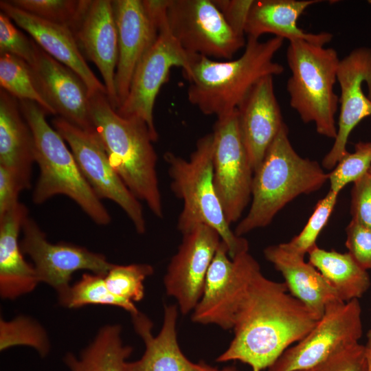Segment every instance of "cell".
Masks as SVG:
<instances>
[{"label": "cell", "instance_id": "25", "mask_svg": "<svg viewBox=\"0 0 371 371\" xmlns=\"http://www.w3.org/2000/svg\"><path fill=\"white\" fill-rule=\"evenodd\" d=\"M319 0H256L247 20L245 33L247 37L259 38L271 34L291 41H306L325 46L333 35L327 32L310 33L298 27L297 21L304 12Z\"/></svg>", "mask_w": 371, "mask_h": 371}, {"label": "cell", "instance_id": "23", "mask_svg": "<svg viewBox=\"0 0 371 371\" xmlns=\"http://www.w3.org/2000/svg\"><path fill=\"white\" fill-rule=\"evenodd\" d=\"M28 210L19 202L0 217V296L13 300L40 283L33 265L23 257L19 240Z\"/></svg>", "mask_w": 371, "mask_h": 371}, {"label": "cell", "instance_id": "37", "mask_svg": "<svg viewBox=\"0 0 371 371\" xmlns=\"http://www.w3.org/2000/svg\"><path fill=\"white\" fill-rule=\"evenodd\" d=\"M297 371H368L365 346L359 343L348 346L319 363Z\"/></svg>", "mask_w": 371, "mask_h": 371}, {"label": "cell", "instance_id": "38", "mask_svg": "<svg viewBox=\"0 0 371 371\" xmlns=\"http://www.w3.org/2000/svg\"><path fill=\"white\" fill-rule=\"evenodd\" d=\"M346 232L348 253L363 269H371V230L351 219Z\"/></svg>", "mask_w": 371, "mask_h": 371}, {"label": "cell", "instance_id": "1", "mask_svg": "<svg viewBox=\"0 0 371 371\" xmlns=\"http://www.w3.org/2000/svg\"><path fill=\"white\" fill-rule=\"evenodd\" d=\"M287 291L284 282L266 278L254 258L236 303L234 337L216 361H239L262 371L303 339L319 318Z\"/></svg>", "mask_w": 371, "mask_h": 371}, {"label": "cell", "instance_id": "24", "mask_svg": "<svg viewBox=\"0 0 371 371\" xmlns=\"http://www.w3.org/2000/svg\"><path fill=\"white\" fill-rule=\"evenodd\" d=\"M264 256L282 273L290 294L318 318L323 316L330 300L339 298L317 269L304 261V256L289 248L285 243L267 247Z\"/></svg>", "mask_w": 371, "mask_h": 371}, {"label": "cell", "instance_id": "5", "mask_svg": "<svg viewBox=\"0 0 371 371\" xmlns=\"http://www.w3.org/2000/svg\"><path fill=\"white\" fill-rule=\"evenodd\" d=\"M22 114L34 137L35 163L39 176L32 201L42 204L56 195L71 200L97 225L111 221L108 210L81 172L63 138L47 122L46 112L36 102L19 100Z\"/></svg>", "mask_w": 371, "mask_h": 371}, {"label": "cell", "instance_id": "8", "mask_svg": "<svg viewBox=\"0 0 371 371\" xmlns=\"http://www.w3.org/2000/svg\"><path fill=\"white\" fill-rule=\"evenodd\" d=\"M165 17L170 33L190 54L228 59L245 45L212 0H166Z\"/></svg>", "mask_w": 371, "mask_h": 371}, {"label": "cell", "instance_id": "19", "mask_svg": "<svg viewBox=\"0 0 371 371\" xmlns=\"http://www.w3.org/2000/svg\"><path fill=\"white\" fill-rule=\"evenodd\" d=\"M177 304L165 305L163 324L157 335L153 334V324L144 313L133 315L134 329L144 341L145 349L140 359L128 361L127 371H240L234 366L221 368L204 361L188 359L177 341Z\"/></svg>", "mask_w": 371, "mask_h": 371}, {"label": "cell", "instance_id": "12", "mask_svg": "<svg viewBox=\"0 0 371 371\" xmlns=\"http://www.w3.org/2000/svg\"><path fill=\"white\" fill-rule=\"evenodd\" d=\"M166 0L161 8L156 38L139 61L132 78L128 94L117 109L123 117H136L149 128L156 142L158 133L153 120V109L161 86L173 67L184 68L191 54L187 53L170 33L165 17Z\"/></svg>", "mask_w": 371, "mask_h": 371}, {"label": "cell", "instance_id": "29", "mask_svg": "<svg viewBox=\"0 0 371 371\" xmlns=\"http://www.w3.org/2000/svg\"><path fill=\"white\" fill-rule=\"evenodd\" d=\"M0 86L18 100L36 102L47 114L57 115L43 94L31 67L21 58L0 54Z\"/></svg>", "mask_w": 371, "mask_h": 371}, {"label": "cell", "instance_id": "46", "mask_svg": "<svg viewBox=\"0 0 371 371\" xmlns=\"http://www.w3.org/2000/svg\"><path fill=\"white\" fill-rule=\"evenodd\" d=\"M370 331L371 332V328H370Z\"/></svg>", "mask_w": 371, "mask_h": 371}, {"label": "cell", "instance_id": "7", "mask_svg": "<svg viewBox=\"0 0 371 371\" xmlns=\"http://www.w3.org/2000/svg\"><path fill=\"white\" fill-rule=\"evenodd\" d=\"M286 60L291 73L286 84L290 106L304 123L313 122L317 133L335 139L339 97L334 86L340 61L337 51L306 41H291Z\"/></svg>", "mask_w": 371, "mask_h": 371}, {"label": "cell", "instance_id": "26", "mask_svg": "<svg viewBox=\"0 0 371 371\" xmlns=\"http://www.w3.org/2000/svg\"><path fill=\"white\" fill-rule=\"evenodd\" d=\"M34 142L19 100L0 91V166L14 173L25 190L31 188Z\"/></svg>", "mask_w": 371, "mask_h": 371}, {"label": "cell", "instance_id": "21", "mask_svg": "<svg viewBox=\"0 0 371 371\" xmlns=\"http://www.w3.org/2000/svg\"><path fill=\"white\" fill-rule=\"evenodd\" d=\"M0 8L45 52L75 72L85 84L90 97L98 93L106 94L105 86L87 65L68 27L38 18L8 1H1Z\"/></svg>", "mask_w": 371, "mask_h": 371}, {"label": "cell", "instance_id": "16", "mask_svg": "<svg viewBox=\"0 0 371 371\" xmlns=\"http://www.w3.org/2000/svg\"><path fill=\"white\" fill-rule=\"evenodd\" d=\"M253 259L248 251L232 259L221 240L208 269L201 298L192 311L193 322L232 329L237 298Z\"/></svg>", "mask_w": 371, "mask_h": 371}, {"label": "cell", "instance_id": "15", "mask_svg": "<svg viewBox=\"0 0 371 371\" xmlns=\"http://www.w3.org/2000/svg\"><path fill=\"white\" fill-rule=\"evenodd\" d=\"M164 0H114L118 59L115 84L119 106L125 101L134 72L154 42Z\"/></svg>", "mask_w": 371, "mask_h": 371}, {"label": "cell", "instance_id": "6", "mask_svg": "<svg viewBox=\"0 0 371 371\" xmlns=\"http://www.w3.org/2000/svg\"><path fill=\"white\" fill-rule=\"evenodd\" d=\"M213 135L201 137L189 159L168 151L164 159L168 166L170 187L183 201L177 229L181 234L199 225L214 229L227 245L232 259L237 254L249 250L247 240L231 229L216 192L213 179Z\"/></svg>", "mask_w": 371, "mask_h": 371}, {"label": "cell", "instance_id": "10", "mask_svg": "<svg viewBox=\"0 0 371 371\" xmlns=\"http://www.w3.org/2000/svg\"><path fill=\"white\" fill-rule=\"evenodd\" d=\"M363 334L358 299L330 300L315 327L287 348L267 371H297L311 368L337 350L359 343Z\"/></svg>", "mask_w": 371, "mask_h": 371}, {"label": "cell", "instance_id": "13", "mask_svg": "<svg viewBox=\"0 0 371 371\" xmlns=\"http://www.w3.org/2000/svg\"><path fill=\"white\" fill-rule=\"evenodd\" d=\"M20 246L30 257L40 282L52 287L58 302L67 294L72 274L79 270L106 276L115 264L102 254L74 244L51 243L37 223L29 216L22 227Z\"/></svg>", "mask_w": 371, "mask_h": 371}, {"label": "cell", "instance_id": "11", "mask_svg": "<svg viewBox=\"0 0 371 371\" xmlns=\"http://www.w3.org/2000/svg\"><path fill=\"white\" fill-rule=\"evenodd\" d=\"M52 124L67 142L84 177L95 194L118 205L139 234L146 230L140 201L126 187L112 168L107 155L93 130L82 129L60 116Z\"/></svg>", "mask_w": 371, "mask_h": 371}, {"label": "cell", "instance_id": "31", "mask_svg": "<svg viewBox=\"0 0 371 371\" xmlns=\"http://www.w3.org/2000/svg\"><path fill=\"white\" fill-rule=\"evenodd\" d=\"M17 346H28L41 357L50 350V341L46 330L35 319L19 315L11 320L0 319V350Z\"/></svg>", "mask_w": 371, "mask_h": 371}, {"label": "cell", "instance_id": "22", "mask_svg": "<svg viewBox=\"0 0 371 371\" xmlns=\"http://www.w3.org/2000/svg\"><path fill=\"white\" fill-rule=\"evenodd\" d=\"M237 111L242 139L254 172L285 124L274 91L273 77L260 80Z\"/></svg>", "mask_w": 371, "mask_h": 371}, {"label": "cell", "instance_id": "43", "mask_svg": "<svg viewBox=\"0 0 371 371\" xmlns=\"http://www.w3.org/2000/svg\"><path fill=\"white\" fill-rule=\"evenodd\" d=\"M367 95H368V98H369L370 100H371V93H368Z\"/></svg>", "mask_w": 371, "mask_h": 371}, {"label": "cell", "instance_id": "34", "mask_svg": "<svg viewBox=\"0 0 371 371\" xmlns=\"http://www.w3.org/2000/svg\"><path fill=\"white\" fill-rule=\"evenodd\" d=\"M371 167V142H359L353 153L346 155L328 173L330 190L337 194L350 183H354Z\"/></svg>", "mask_w": 371, "mask_h": 371}, {"label": "cell", "instance_id": "36", "mask_svg": "<svg viewBox=\"0 0 371 371\" xmlns=\"http://www.w3.org/2000/svg\"><path fill=\"white\" fill-rule=\"evenodd\" d=\"M8 53L25 61L30 67L34 64L35 51L34 41L27 38L13 24L12 19L0 12V54Z\"/></svg>", "mask_w": 371, "mask_h": 371}, {"label": "cell", "instance_id": "2", "mask_svg": "<svg viewBox=\"0 0 371 371\" xmlns=\"http://www.w3.org/2000/svg\"><path fill=\"white\" fill-rule=\"evenodd\" d=\"M283 41L276 36L264 41L247 37L242 55L228 61L191 54L182 69L190 103L206 115L218 117L233 112L260 80L283 73L284 67L273 60Z\"/></svg>", "mask_w": 371, "mask_h": 371}, {"label": "cell", "instance_id": "28", "mask_svg": "<svg viewBox=\"0 0 371 371\" xmlns=\"http://www.w3.org/2000/svg\"><path fill=\"white\" fill-rule=\"evenodd\" d=\"M309 263L315 267L344 302L359 299L369 289L370 278L348 253L328 251L317 246L308 252Z\"/></svg>", "mask_w": 371, "mask_h": 371}, {"label": "cell", "instance_id": "14", "mask_svg": "<svg viewBox=\"0 0 371 371\" xmlns=\"http://www.w3.org/2000/svg\"><path fill=\"white\" fill-rule=\"evenodd\" d=\"M221 242L219 234L206 225L182 234L164 277L166 293L176 300L182 315L192 313L200 301L208 269Z\"/></svg>", "mask_w": 371, "mask_h": 371}, {"label": "cell", "instance_id": "40", "mask_svg": "<svg viewBox=\"0 0 371 371\" xmlns=\"http://www.w3.org/2000/svg\"><path fill=\"white\" fill-rule=\"evenodd\" d=\"M212 1L233 32L245 38V25L254 0Z\"/></svg>", "mask_w": 371, "mask_h": 371}, {"label": "cell", "instance_id": "9", "mask_svg": "<svg viewBox=\"0 0 371 371\" xmlns=\"http://www.w3.org/2000/svg\"><path fill=\"white\" fill-rule=\"evenodd\" d=\"M212 135L214 188L231 225L241 218L251 199L254 177L239 128L237 109L217 117Z\"/></svg>", "mask_w": 371, "mask_h": 371}, {"label": "cell", "instance_id": "4", "mask_svg": "<svg viewBox=\"0 0 371 371\" xmlns=\"http://www.w3.org/2000/svg\"><path fill=\"white\" fill-rule=\"evenodd\" d=\"M327 181L328 173L317 161L302 157L294 150L284 124L254 172L251 206L237 224L235 234L242 236L267 226L287 203L318 190Z\"/></svg>", "mask_w": 371, "mask_h": 371}, {"label": "cell", "instance_id": "17", "mask_svg": "<svg viewBox=\"0 0 371 371\" xmlns=\"http://www.w3.org/2000/svg\"><path fill=\"white\" fill-rule=\"evenodd\" d=\"M341 94L340 113L334 144L324 156L322 166L333 169L348 153V137L355 127L371 115V100L363 91L366 82L371 91V48L359 47L340 59L337 75Z\"/></svg>", "mask_w": 371, "mask_h": 371}, {"label": "cell", "instance_id": "44", "mask_svg": "<svg viewBox=\"0 0 371 371\" xmlns=\"http://www.w3.org/2000/svg\"><path fill=\"white\" fill-rule=\"evenodd\" d=\"M368 172L369 174L371 175V167L370 168L369 170H368Z\"/></svg>", "mask_w": 371, "mask_h": 371}, {"label": "cell", "instance_id": "18", "mask_svg": "<svg viewBox=\"0 0 371 371\" xmlns=\"http://www.w3.org/2000/svg\"><path fill=\"white\" fill-rule=\"evenodd\" d=\"M84 57L98 67L112 107L119 106L115 76L118 59L117 30L112 1L85 0L70 28Z\"/></svg>", "mask_w": 371, "mask_h": 371}, {"label": "cell", "instance_id": "42", "mask_svg": "<svg viewBox=\"0 0 371 371\" xmlns=\"http://www.w3.org/2000/svg\"><path fill=\"white\" fill-rule=\"evenodd\" d=\"M364 346L368 371H371V332L370 330L367 334V341Z\"/></svg>", "mask_w": 371, "mask_h": 371}, {"label": "cell", "instance_id": "27", "mask_svg": "<svg viewBox=\"0 0 371 371\" xmlns=\"http://www.w3.org/2000/svg\"><path fill=\"white\" fill-rule=\"evenodd\" d=\"M121 333L120 324L103 326L78 356L67 352L65 364L69 371H127L133 348L124 344Z\"/></svg>", "mask_w": 371, "mask_h": 371}, {"label": "cell", "instance_id": "35", "mask_svg": "<svg viewBox=\"0 0 371 371\" xmlns=\"http://www.w3.org/2000/svg\"><path fill=\"white\" fill-rule=\"evenodd\" d=\"M339 194L330 190L319 200L301 232L285 243L291 249L305 256L316 245V240L335 207Z\"/></svg>", "mask_w": 371, "mask_h": 371}, {"label": "cell", "instance_id": "20", "mask_svg": "<svg viewBox=\"0 0 371 371\" xmlns=\"http://www.w3.org/2000/svg\"><path fill=\"white\" fill-rule=\"evenodd\" d=\"M34 46L35 58L31 68L43 94L57 116L82 129L93 130L90 96L84 82L71 69L45 52L34 41Z\"/></svg>", "mask_w": 371, "mask_h": 371}, {"label": "cell", "instance_id": "39", "mask_svg": "<svg viewBox=\"0 0 371 371\" xmlns=\"http://www.w3.org/2000/svg\"><path fill=\"white\" fill-rule=\"evenodd\" d=\"M353 183L350 206L352 219L371 230V175L368 172Z\"/></svg>", "mask_w": 371, "mask_h": 371}, {"label": "cell", "instance_id": "41", "mask_svg": "<svg viewBox=\"0 0 371 371\" xmlns=\"http://www.w3.org/2000/svg\"><path fill=\"white\" fill-rule=\"evenodd\" d=\"M24 190L18 177L0 166V217L20 202L19 197Z\"/></svg>", "mask_w": 371, "mask_h": 371}, {"label": "cell", "instance_id": "45", "mask_svg": "<svg viewBox=\"0 0 371 371\" xmlns=\"http://www.w3.org/2000/svg\"><path fill=\"white\" fill-rule=\"evenodd\" d=\"M368 3L371 4V1H368Z\"/></svg>", "mask_w": 371, "mask_h": 371}, {"label": "cell", "instance_id": "32", "mask_svg": "<svg viewBox=\"0 0 371 371\" xmlns=\"http://www.w3.org/2000/svg\"><path fill=\"white\" fill-rule=\"evenodd\" d=\"M153 272V267L146 263L114 265L105 276V281L109 291L117 297L139 302L144 297V282Z\"/></svg>", "mask_w": 371, "mask_h": 371}, {"label": "cell", "instance_id": "30", "mask_svg": "<svg viewBox=\"0 0 371 371\" xmlns=\"http://www.w3.org/2000/svg\"><path fill=\"white\" fill-rule=\"evenodd\" d=\"M59 303L69 308H77L88 304L115 306L128 311L131 316L139 313L134 302L117 297L107 287L105 276L85 273Z\"/></svg>", "mask_w": 371, "mask_h": 371}, {"label": "cell", "instance_id": "3", "mask_svg": "<svg viewBox=\"0 0 371 371\" xmlns=\"http://www.w3.org/2000/svg\"><path fill=\"white\" fill-rule=\"evenodd\" d=\"M90 110L93 130L113 170L156 217L164 218L157 155L147 124L138 117L118 114L103 93L90 97Z\"/></svg>", "mask_w": 371, "mask_h": 371}, {"label": "cell", "instance_id": "33", "mask_svg": "<svg viewBox=\"0 0 371 371\" xmlns=\"http://www.w3.org/2000/svg\"><path fill=\"white\" fill-rule=\"evenodd\" d=\"M12 5L51 23L68 27L76 23L85 0H11Z\"/></svg>", "mask_w": 371, "mask_h": 371}]
</instances>
